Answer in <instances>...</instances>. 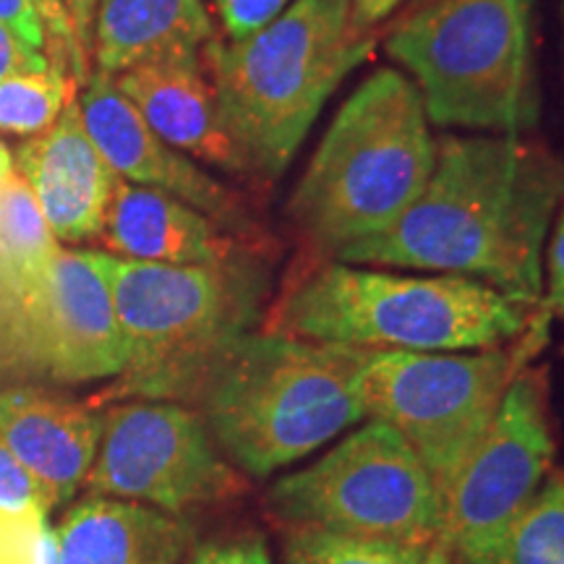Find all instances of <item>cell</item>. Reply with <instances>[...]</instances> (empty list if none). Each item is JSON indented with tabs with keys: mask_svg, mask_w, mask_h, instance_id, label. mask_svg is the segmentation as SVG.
Segmentation results:
<instances>
[{
	"mask_svg": "<svg viewBox=\"0 0 564 564\" xmlns=\"http://www.w3.org/2000/svg\"><path fill=\"white\" fill-rule=\"evenodd\" d=\"M554 457L544 373L520 369L442 502L449 564H499L507 533L541 489Z\"/></svg>",
	"mask_w": 564,
	"mask_h": 564,
	"instance_id": "30bf717a",
	"label": "cell"
},
{
	"mask_svg": "<svg viewBox=\"0 0 564 564\" xmlns=\"http://www.w3.org/2000/svg\"><path fill=\"white\" fill-rule=\"evenodd\" d=\"M560 19H562V51H564V0H560Z\"/></svg>",
	"mask_w": 564,
	"mask_h": 564,
	"instance_id": "e575fe53",
	"label": "cell"
},
{
	"mask_svg": "<svg viewBox=\"0 0 564 564\" xmlns=\"http://www.w3.org/2000/svg\"><path fill=\"white\" fill-rule=\"evenodd\" d=\"M423 564H449V556L440 544H432V546H429L426 562H423Z\"/></svg>",
	"mask_w": 564,
	"mask_h": 564,
	"instance_id": "836d02e7",
	"label": "cell"
},
{
	"mask_svg": "<svg viewBox=\"0 0 564 564\" xmlns=\"http://www.w3.org/2000/svg\"><path fill=\"white\" fill-rule=\"evenodd\" d=\"M126 340V366L112 392L186 400L217 358L253 333L267 299L257 259L225 264H158L97 253Z\"/></svg>",
	"mask_w": 564,
	"mask_h": 564,
	"instance_id": "8992f818",
	"label": "cell"
},
{
	"mask_svg": "<svg viewBox=\"0 0 564 564\" xmlns=\"http://www.w3.org/2000/svg\"><path fill=\"white\" fill-rule=\"evenodd\" d=\"M434 160L419 87L382 66L335 112L288 199V215L316 249L337 253L394 225L419 199Z\"/></svg>",
	"mask_w": 564,
	"mask_h": 564,
	"instance_id": "277c9868",
	"label": "cell"
},
{
	"mask_svg": "<svg viewBox=\"0 0 564 564\" xmlns=\"http://www.w3.org/2000/svg\"><path fill=\"white\" fill-rule=\"evenodd\" d=\"M55 499L51 491L21 465L9 444L0 440V512L9 514H51Z\"/></svg>",
	"mask_w": 564,
	"mask_h": 564,
	"instance_id": "cb8c5ba5",
	"label": "cell"
},
{
	"mask_svg": "<svg viewBox=\"0 0 564 564\" xmlns=\"http://www.w3.org/2000/svg\"><path fill=\"white\" fill-rule=\"evenodd\" d=\"M405 0H350V26L358 37H369L373 26L392 17Z\"/></svg>",
	"mask_w": 564,
	"mask_h": 564,
	"instance_id": "1f68e13d",
	"label": "cell"
},
{
	"mask_svg": "<svg viewBox=\"0 0 564 564\" xmlns=\"http://www.w3.org/2000/svg\"><path fill=\"white\" fill-rule=\"evenodd\" d=\"M288 6L291 0H215L217 17L230 42L249 40L251 34L262 32Z\"/></svg>",
	"mask_w": 564,
	"mask_h": 564,
	"instance_id": "484cf974",
	"label": "cell"
},
{
	"mask_svg": "<svg viewBox=\"0 0 564 564\" xmlns=\"http://www.w3.org/2000/svg\"><path fill=\"white\" fill-rule=\"evenodd\" d=\"M34 11L42 21V32H45V55L53 66L74 76L79 82V87L89 79L91 66L84 61L76 45L74 30H70V21L66 17L61 0H32Z\"/></svg>",
	"mask_w": 564,
	"mask_h": 564,
	"instance_id": "d4e9b609",
	"label": "cell"
},
{
	"mask_svg": "<svg viewBox=\"0 0 564 564\" xmlns=\"http://www.w3.org/2000/svg\"><path fill=\"white\" fill-rule=\"evenodd\" d=\"M535 312L460 274L324 262L282 295L272 333L356 348L481 350L518 340Z\"/></svg>",
	"mask_w": 564,
	"mask_h": 564,
	"instance_id": "5b68a950",
	"label": "cell"
},
{
	"mask_svg": "<svg viewBox=\"0 0 564 564\" xmlns=\"http://www.w3.org/2000/svg\"><path fill=\"white\" fill-rule=\"evenodd\" d=\"M87 486L97 497L183 514L243 489L199 415L175 403H126L102 415Z\"/></svg>",
	"mask_w": 564,
	"mask_h": 564,
	"instance_id": "8fae6325",
	"label": "cell"
},
{
	"mask_svg": "<svg viewBox=\"0 0 564 564\" xmlns=\"http://www.w3.org/2000/svg\"><path fill=\"white\" fill-rule=\"evenodd\" d=\"M76 102L89 139L123 181L171 194L228 230H251L243 202L186 154L165 144L112 76L91 68Z\"/></svg>",
	"mask_w": 564,
	"mask_h": 564,
	"instance_id": "4fadbf2b",
	"label": "cell"
},
{
	"mask_svg": "<svg viewBox=\"0 0 564 564\" xmlns=\"http://www.w3.org/2000/svg\"><path fill=\"white\" fill-rule=\"evenodd\" d=\"M364 348L249 333L217 358L194 394L204 426L243 474L267 478L364 419Z\"/></svg>",
	"mask_w": 564,
	"mask_h": 564,
	"instance_id": "7a4b0ae2",
	"label": "cell"
},
{
	"mask_svg": "<svg viewBox=\"0 0 564 564\" xmlns=\"http://www.w3.org/2000/svg\"><path fill=\"white\" fill-rule=\"evenodd\" d=\"M66 17L70 21V30H74L76 45L84 61L91 66V32H95V13H97V0H61Z\"/></svg>",
	"mask_w": 564,
	"mask_h": 564,
	"instance_id": "d6a6232c",
	"label": "cell"
},
{
	"mask_svg": "<svg viewBox=\"0 0 564 564\" xmlns=\"http://www.w3.org/2000/svg\"><path fill=\"white\" fill-rule=\"evenodd\" d=\"M53 66L45 53L34 51V47L21 42L9 26L0 24V82L9 76L26 74V70H42Z\"/></svg>",
	"mask_w": 564,
	"mask_h": 564,
	"instance_id": "f546056e",
	"label": "cell"
},
{
	"mask_svg": "<svg viewBox=\"0 0 564 564\" xmlns=\"http://www.w3.org/2000/svg\"><path fill=\"white\" fill-rule=\"evenodd\" d=\"M215 37L204 0H97L91 61L118 76L167 55L202 53Z\"/></svg>",
	"mask_w": 564,
	"mask_h": 564,
	"instance_id": "d6986e66",
	"label": "cell"
},
{
	"mask_svg": "<svg viewBox=\"0 0 564 564\" xmlns=\"http://www.w3.org/2000/svg\"><path fill=\"white\" fill-rule=\"evenodd\" d=\"M499 564H564V478L533 494L507 533Z\"/></svg>",
	"mask_w": 564,
	"mask_h": 564,
	"instance_id": "603a6c76",
	"label": "cell"
},
{
	"mask_svg": "<svg viewBox=\"0 0 564 564\" xmlns=\"http://www.w3.org/2000/svg\"><path fill=\"white\" fill-rule=\"evenodd\" d=\"M17 173L61 243H84L100 236L105 209L121 181L89 139L76 100L66 105L51 129L19 147Z\"/></svg>",
	"mask_w": 564,
	"mask_h": 564,
	"instance_id": "5bb4252c",
	"label": "cell"
},
{
	"mask_svg": "<svg viewBox=\"0 0 564 564\" xmlns=\"http://www.w3.org/2000/svg\"><path fill=\"white\" fill-rule=\"evenodd\" d=\"M369 47L350 26V0H293L249 40L204 45L217 112L251 175L278 181L291 167L324 102Z\"/></svg>",
	"mask_w": 564,
	"mask_h": 564,
	"instance_id": "3957f363",
	"label": "cell"
},
{
	"mask_svg": "<svg viewBox=\"0 0 564 564\" xmlns=\"http://www.w3.org/2000/svg\"><path fill=\"white\" fill-rule=\"evenodd\" d=\"M100 238L110 251L139 262L225 264L243 257L204 212L123 178L105 209Z\"/></svg>",
	"mask_w": 564,
	"mask_h": 564,
	"instance_id": "e0dca14e",
	"label": "cell"
},
{
	"mask_svg": "<svg viewBox=\"0 0 564 564\" xmlns=\"http://www.w3.org/2000/svg\"><path fill=\"white\" fill-rule=\"evenodd\" d=\"M564 202V160L512 133L444 137L411 207L379 236L335 253L345 264L460 274L541 308L544 253Z\"/></svg>",
	"mask_w": 564,
	"mask_h": 564,
	"instance_id": "6da1fadb",
	"label": "cell"
},
{
	"mask_svg": "<svg viewBox=\"0 0 564 564\" xmlns=\"http://www.w3.org/2000/svg\"><path fill=\"white\" fill-rule=\"evenodd\" d=\"M429 546L366 539L314 525H293L285 535L288 564H423Z\"/></svg>",
	"mask_w": 564,
	"mask_h": 564,
	"instance_id": "7402d4cb",
	"label": "cell"
},
{
	"mask_svg": "<svg viewBox=\"0 0 564 564\" xmlns=\"http://www.w3.org/2000/svg\"><path fill=\"white\" fill-rule=\"evenodd\" d=\"M544 308L518 340L457 350L364 348L356 390L364 413L390 423L415 449L444 502L502 403L514 373L549 340Z\"/></svg>",
	"mask_w": 564,
	"mask_h": 564,
	"instance_id": "ba28073f",
	"label": "cell"
},
{
	"mask_svg": "<svg viewBox=\"0 0 564 564\" xmlns=\"http://www.w3.org/2000/svg\"><path fill=\"white\" fill-rule=\"evenodd\" d=\"M541 308L546 314L564 316V202L546 246L544 301H541Z\"/></svg>",
	"mask_w": 564,
	"mask_h": 564,
	"instance_id": "f1b7e54d",
	"label": "cell"
},
{
	"mask_svg": "<svg viewBox=\"0 0 564 564\" xmlns=\"http://www.w3.org/2000/svg\"><path fill=\"white\" fill-rule=\"evenodd\" d=\"M183 564H272V554L262 535L241 533L194 546Z\"/></svg>",
	"mask_w": 564,
	"mask_h": 564,
	"instance_id": "4316f807",
	"label": "cell"
},
{
	"mask_svg": "<svg viewBox=\"0 0 564 564\" xmlns=\"http://www.w3.org/2000/svg\"><path fill=\"white\" fill-rule=\"evenodd\" d=\"M58 539V564H183L196 533L181 514L91 494L66 512Z\"/></svg>",
	"mask_w": 564,
	"mask_h": 564,
	"instance_id": "ac0fdd59",
	"label": "cell"
},
{
	"mask_svg": "<svg viewBox=\"0 0 564 564\" xmlns=\"http://www.w3.org/2000/svg\"><path fill=\"white\" fill-rule=\"evenodd\" d=\"M535 0H405L384 51L421 91L429 123L525 137L541 121Z\"/></svg>",
	"mask_w": 564,
	"mask_h": 564,
	"instance_id": "52a82bcc",
	"label": "cell"
},
{
	"mask_svg": "<svg viewBox=\"0 0 564 564\" xmlns=\"http://www.w3.org/2000/svg\"><path fill=\"white\" fill-rule=\"evenodd\" d=\"M267 505L291 525L413 546L436 544L442 525V499L426 465L384 421H369L316 463L278 478Z\"/></svg>",
	"mask_w": 564,
	"mask_h": 564,
	"instance_id": "9c48e42d",
	"label": "cell"
},
{
	"mask_svg": "<svg viewBox=\"0 0 564 564\" xmlns=\"http://www.w3.org/2000/svg\"><path fill=\"white\" fill-rule=\"evenodd\" d=\"M76 87L79 82L58 66L9 76L0 82V131L13 137L47 131L66 105L76 100Z\"/></svg>",
	"mask_w": 564,
	"mask_h": 564,
	"instance_id": "44dd1931",
	"label": "cell"
},
{
	"mask_svg": "<svg viewBox=\"0 0 564 564\" xmlns=\"http://www.w3.org/2000/svg\"><path fill=\"white\" fill-rule=\"evenodd\" d=\"M0 440L58 507L87 481L100 449L102 415L34 390H6L0 392Z\"/></svg>",
	"mask_w": 564,
	"mask_h": 564,
	"instance_id": "2e32d148",
	"label": "cell"
},
{
	"mask_svg": "<svg viewBox=\"0 0 564 564\" xmlns=\"http://www.w3.org/2000/svg\"><path fill=\"white\" fill-rule=\"evenodd\" d=\"M0 24H6L21 42L45 53V32L32 0H0Z\"/></svg>",
	"mask_w": 564,
	"mask_h": 564,
	"instance_id": "4dcf8cb0",
	"label": "cell"
},
{
	"mask_svg": "<svg viewBox=\"0 0 564 564\" xmlns=\"http://www.w3.org/2000/svg\"><path fill=\"white\" fill-rule=\"evenodd\" d=\"M150 129L173 150L228 173L251 175L217 112L202 53L167 55L112 76Z\"/></svg>",
	"mask_w": 564,
	"mask_h": 564,
	"instance_id": "9a60e30c",
	"label": "cell"
},
{
	"mask_svg": "<svg viewBox=\"0 0 564 564\" xmlns=\"http://www.w3.org/2000/svg\"><path fill=\"white\" fill-rule=\"evenodd\" d=\"M21 312L55 379L121 377L126 340L97 251H55Z\"/></svg>",
	"mask_w": 564,
	"mask_h": 564,
	"instance_id": "7c38bea8",
	"label": "cell"
},
{
	"mask_svg": "<svg viewBox=\"0 0 564 564\" xmlns=\"http://www.w3.org/2000/svg\"><path fill=\"white\" fill-rule=\"evenodd\" d=\"M51 514L0 512V564H37L40 523Z\"/></svg>",
	"mask_w": 564,
	"mask_h": 564,
	"instance_id": "83f0119b",
	"label": "cell"
},
{
	"mask_svg": "<svg viewBox=\"0 0 564 564\" xmlns=\"http://www.w3.org/2000/svg\"><path fill=\"white\" fill-rule=\"evenodd\" d=\"M58 249L26 181L11 167H0V274L21 306Z\"/></svg>",
	"mask_w": 564,
	"mask_h": 564,
	"instance_id": "ffe728a7",
	"label": "cell"
}]
</instances>
